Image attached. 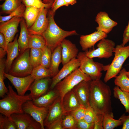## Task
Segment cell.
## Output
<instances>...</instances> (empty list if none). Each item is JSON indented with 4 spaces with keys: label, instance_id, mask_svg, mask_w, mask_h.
<instances>
[{
    "label": "cell",
    "instance_id": "cb8c5ba5",
    "mask_svg": "<svg viewBox=\"0 0 129 129\" xmlns=\"http://www.w3.org/2000/svg\"><path fill=\"white\" fill-rule=\"evenodd\" d=\"M11 117L17 129H27L33 119L29 114L25 113H14Z\"/></svg>",
    "mask_w": 129,
    "mask_h": 129
},
{
    "label": "cell",
    "instance_id": "7dc6e473",
    "mask_svg": "<svg viewBox=\"0 0 129 129\" xmlns=\"http://www.w3.org/2000/svg\"><path fill=\"white\" fill-rule=\"evenodd\" d=\"M123 36L122 43L121 44L123 46H124L129 41V22L124 31Z\"/></svg>",
    "mask_w": 129,
    "mask_h": 129
},
{
    "label": "cell",
    "instance_id": "74e56055",
    "mask_svg": "<svg viewBox=\"0 0 129 129\" xmlns=\"http://www.w3.org/2000/svg\"><path fill=\"white\" fill-rule=\"evenodd\" d=\"M17 127L14 122L7 117L0 115V129H16Z\"/></svg>",
    "mask_w": 129,
    "mask_h": 129
},
{
    "label": "cell",
    "instance_id": "ee69618b",
    "mask_svg": "<svg viewBox=\"0 0 129 129\" xmlns=\"http://www.w3.org/2000/svg\"><path fill=\"white\" fill-rule=\"evenodd\" d=\"M97 118L94 122V129H103V116L101 114H97Z\"/></svg>",
    "mask_w": 129,
    "mask_h": 129
},
{
    "label": "cell",
    "instance_id": "4316f807",
    "mask_svg": "<svg viewBox=\"0 0 129 129\" xmlns=\"http://www.w3.org/2000/svg\"><path fill=\"white\" fill-rule=\"evenodd\" d=\"M126 71L124 68L121 69L119 74L115 78L114 83L122 91L129 92V78L126 75Z\"/></svg>",
    "mask_w": 129,
    "mask_h": 129
},
{
    "label": "cell",
    "instance_id": "f1b7e54d",
    "mask_svg": "<svg viewBox=\"0 0 129 129\" xmlns=\"http://www.w3.org/2000/svg\"><path fill=\"white\" fill-rule=\"evenodd\" d=\"M31 75L35 80L53 77L52 73L50 69L41 65L33 68Z\"/></svg>",
    "mask_w": 129,
    "mask_h": 129
},
{
    "label": "cell",
    "instance_id": "52a82bcc",
    "mask_svg": "<svg viewBox=\"0 0 129 129\" xmlns=\"http://www.w3.org/2000/svg\"><path fill=\"white\" fill-rule=\"evenodd\" d=\"M30 49L20 53L13 62L8 74L18 77H24L31 74L33 68L29 59Z\"/></svg>",
    "mask_w": 129,
    "mask_h": 129
},
{
    "label": "cell",
    "instance_id": "c3c4849f",
    "mask_svg": "<svg viewBox=\"0 0 129 129\" xmlns=\"http://www.w3.org/2000/svg\"><path fill=\"white\" fill-rule=\"evenodd\" d=\"M41 129L40 124L33 119L30 123L27 129Z\"/></svg>",
    "mask_w": 129,
    "mask_h": 129
},
{
    "label": "cell",
    "instance_id": "30bf717a",
    "mask_svg": "<svg viewBox=\"0 0 129 129\" xmlns=\"http://www.w3.org/2000/svg\"><path fill=\"white\" fill-rule=\"evenodd\" d=\"M4 75L10 81L16 90L19 95H25L26 92L35 79L31 75L24 77L14 76L5 72Z\"/></svg>",
    "mask_w": 129,
    "mask_h": 129
},
{
    "label": "cell",
    "instance_id": "816d5d0a",
    "mask_svg": "<svg viewBox=\"0 0 129 129\" xmlns=\"http://www.w3.org/2000/svg\"><path fill=\"white\" fill-rule=\"evenodd\" d=\"M65 2L69 5H73L77 2L76 0H64Z\"/></svg>",
    "mask_w": 129,
    "mask_h": 129
},
{
    "label": "cell",
    "instance_id": "277c9868",
    "mask_svg": "<svg viewBox=\"0 0 129 129\" xmlns=\"http://www.w3.org/2000/svg\"><path fill=\"white\" fill-rule=\"evenodd\" d=\"M114 56L108 67L104 79L106 83L110 79L115 78L121 69L122 65L129 57V45L123 46L121 44L117 45L113 49Z\"/></svg>",
    "mask_w": 129,
    "mask_h": 129
},
{
    "label": "cell",
    "instance_id": "d590c367",
    "mask_svg": "<svg viewBox=\"0 0 129 129\" xmlns=\"http://www.w3.org/2000/svg\"><path fill=\"white\" fill-rule=\"evenodd\" d=\"M41 65L47 68H49L51 64L52 52L46 45L42 49Z\"/></svg>",
    "mask_w": 129,
    "mask_h": 129
},
{
    "label": "cell",
    "instance_id": "e575fe53",
    "mask_svg": "<svg viewBox=\"0 0 129 129\" xmlns=\"http://www.w3.org/2000/svg\"><path fill=\"white\" fill-rule=\"evenodd\" d=\"M26 8V7L25 5L22 3L19 7L9 15L4 16H0V23L7 21L15 16L23 17Z\"/></svg>",
    "mask_w": 129,
    "mask_h": 129
},
{
    "label": "cell",
    "instance_id": "db71d44e",
    "mask_svg": "<svg viewBox=\"0 0 129 129\" xmlns=\"http://www.w3.org/2000/svg\"><path fill=\"white\" fill-rule=\"evenodd\" d=\"M126 74L127 76L129 78V70L128 71H126Z\"/></svg>",
    "mask_w": 129,
    "mask_h": 129
},
{
    "label": "cell",
    "instance_id": "f6af8a7d",
    "mask_svg": "<svg viewBox=\"0 0 129 129\" xmlns=\"http://www.w3.org/2000/svg\"><path fill=\"white\" fill-rule=\"evenodd\" d=\"M63 118L54 121L47 128L48 129H64L62 125Z\"/></svg>",
    "mask_w": 129,
    "mask_h": 129
},
{
    "label": "cell",
    "instance_id": "484cf974",
    "mask_svg": "<svg viewBox=\"0 0 129 129\" xmlns=\"http://www.w3.org/2000/svg\"><path fill=\"white\" fill-rule=\"evenodd\" d=\"M41 9L32 6L26 7L23 17L25 20L28 28L31 27L35 21Z\"/></svg>",
    "mask_w": 129,
    "mask_h": 129
},
{
    "label": "cell",
    "instance_id": "5b68a950",
    "mask_svg": "<svg viewBox=\"0 0 129 129\" xmlns=\"http://www.w3.org/2000/svg\"><path fill=\"white\" fill-rule=\"evenodd\" d=\"M91 78L79 68L67 76L56 85L54 88L58 93L61 101L64 95L83 81H91Z\"/></svg>",
    "mask_w": 129,
    "mask_h": 129
},
{
    "label": "cell",
    "instance_id": "f546056e",
    "mask_svg": "<svg viewBox=\"0 0 129 129\" xmlns=\"http://www.w3.org/2000/svg\"><path fill=\"white\" fill-rule=\"evenodd\" d=\"M22 3V0H5L0 5V13L10 14Z\"/></svg>",
    "mask_w": 129,
    "mask_h": 129
},
{
    "label": "cell",
    "instance_id": "60d3db41",
    "mask_svg": "<svg viewBox=\"0 0 129 129\" xmlns=\"http://www.w3.org/2000/svg\"><path fill=\"white\" fill-rule=\"evenodd\" d=\"M86 108L81 105L78 108L69 113L77 122L83 119Z\"/></svg>",
    "mask_w": 129,
    "mask_h": 129
},
{
    "label": "cell",
    "instance_id": "8fae6325",
    "mask_svg": "<svg viewBox=\"0 0 129 129\" xmlns=\"http://www.w3.org/2000/svg\"><path fill=\"white\" fill-rule=\"evenodd\" d=\"M22 18L15 16L0 23V32L4 35L5 38L6 50L8 44L12 42L16 33L18 31V27Z\"/></svg>",
    "mask_w": 129,
    "mask_h": 129
},
{
    "label": "cell",
    "instance_id": "d4e9b609",
    "mask_svg": "<svg viewBox=\"0 0 129 129\" xmlns=\"http://www.w3.org/2000/svg\"><path fill=\"white\" fill-rule=\"evenodd\" d=\"M62 62L61 47L60 45L57 47L52 53L50 65L49 68L52 73L53 77L59 72V66Z\"/></svg>",
    "mask_w": 129,
    "mask_h": 129
},
{
    "label": "cell",
    "instance_id": "83f0119b",
    "mask_svg": "<svg viewBox=\"0 0 129 129\" xmlns=\"http://www.w3.org/2000/svg\"><path fill=\"white\" fill-rule=\"evenodd\" d=\"M113 90L114 97L120 100L125 108L126 112L129 113V92L122 91L117 86Z\"/></svg>",
    "mask_w": 129,
    "mask_h": 129
},
{
    "label": "cell",
    "instance_id": "ab89813d",
    "mask_svg": "<svg viewBox=\"0 0 129 129\" xmlns=\"http://www.w3.org/2000/svg\"><path fill=\"white\" fill-rule=\"evenodd\" d=\"M97 114L93 109L89 106L86 108L84 119L89 123H94L97 118Z\"/></svg>",
    "mask_w": 129,
    "mask_h": 129
},
{
    "label": "cell",
    "instance_id": "681fc988",
    "mask_svg": "<svg viewBox=\"0 0 129 129\" xmlns=\"http://www.w3.org/2000/svg\"><path fill=\"white\" fill-rule=\"evenodd\" d=\"M0 48L5 50L6 51V42L4 35L0 33Z\"/></svg>",
    "mask_w": 129,
    "mask_h": 129
},
{
    "label": "cell",
    "instance_id": "603a6c76",
    "mask_svg": "<svg viewBox=\"0 0 129 129\" xmlns=\"http://www.w3.org/2000/svg\"><path fill=\"white\" fill-rule=\"evenodd\" d=\"M20 32L17 39L19 53H21L29 48V34L25 20L22 18L20 22Z\"/></svg>",
    "mask_w": 129,
    "mask_h": 129
},
{
    "label": "cell",
    "instance_id": "f907efd6",
    "mask_svg": "<svg viewBox=\"0 0 129 129\" xmlns=\"http://www.w3.org/2000/svg\"><path fill=\"white\" fill-rule=\"evenodd\" d=\"M55 0H42L43 3L45 4H48L52 6Z\"/></svg>",
    "mask_w": 129,
    "mask_h": 129
},
{
    "label": "cell",
    "instance_id": "44dd1931",
    "mask_svg": "<svg viewBox=\"0 0 129 129\" xmlns=\"http://www.w3.org/2000/svg\"><path fill=\"white\" fill-rule=\"evenodd\" d=\"M18 35H17L14 41L8 44L6 50L7 57L5 60V73H8L12 64L19 54V45L17 41Z\"/></svg>",
    "mask_w": 129,
    "mask_h": 129
},
{
    "label": "cell",
    "instance_id": "7bdbcfd3",
    "mask_svg": "<svg viewBox=\"0 0 129 129\" xmlns=\"http://www.w3.org/2000/svg\"><path fill=\"white\" fill-rule=\"evenodd\" d=\"M64 0H55L52 5L50 10L53 13L55 14L56 11L60 7L62 6H68Z\"/></svg>",
    "mask_w": 129,
    "mask_h": 129
},
{
    "label": "cell",
    "instance_id": "f35d334b",
    "mask_svg": "<svg viewBox=\"0 0 129 129\" xmlns=\"http://www.w3.org/2000/svg\"><path fill=\"white\" fill-rule=\"evenodd\" d=\"M22 1L26 7L32 6L40 9L45 8L49 9L52 6L50 5L44 3L42 0H22Z\"/></svg>",
    "mask_w": 129,
    "mask_h": 129
},
{
    "label": "cell",
    "instance_id": "7c38bea8",
    "mask_svg": "<svg viewBox=\"0 0 129 129\" xmlns=\"http://www.w3.org/2000/svg\"><path fill=\"white\" fill-rule=\"evenodd\" d=\"M80 63L77 58H74L64 64L58 74L53 77L49 90L53 89L57 84L74 71L79 68Z\"/></svg>",
    "mask_w": 129,
    "mask_h": 129
},
{
    "label": "cell",
    "instance_id": "9c48e42d",
    "mask_svg": "<svg viewBox=\"0 0 129 129\" xmlns=\"http://www.w3.org/2000/svg\"><path fill=\"white\" fill-rule=\"evenodd\" d=\"M49 108L37 106L34 104L32 100L27 101L22 106L24 113L29 114L39 122L41 125V129H44V122L47 115Z\"/></svg>",
    "mask_w": 129,
    "mask_h": 129
},
{
    "label": "cell",
    "instance_id": "b9f144b4",
    "mask_svg": "<svg viewBox=\"0 0 129 129\" xmlns=\"http://www.w3.org/2000/svg\"><path fill=\"white\" fill-rule=\"evenodd\" d=\"M94 123H89L84 119L77 122V129H93Z\"/></svg>",
    "mask_w": 129,
    "mask_h": 129
},
{
    "label": "cell",
    "instance_id": "7a4b0ae2",
    "mask_svg": "<svg viewBox=\"0 0 129 129\" xmlns=\"http://www.w3.org/2000/svg\"><path fill=\"white\" fill-rule=\"evenodd\" d=\"M54 15L50 10H48L47 17L48 25L46 29L42 34L45 40L46 45L51 50L52 52L57 47L60 45L66 37L77 34L75 30L67 31L59 27L54 20Z\"/></svg>",
    "mask_w": 129,
    "mask_h": 129
},
{
    "label": "cell",
    "instance_id": "ac0fdd59",
    "mask_svg": "<svg viewBox=\"0 0 129 129\" xmlns=\"http://www.w3.org/2000/svg\"><path fill=\"white\" fill-rule=\"evenodd\" d=\"M60 45L61 47L62 63L63 66L77 57L79 50L75 44L65 38Z\"/></svg>",
    "mask_w": 129,
    "mask_h": 129
},
{
    "label": "cell",
    "instance_id": "8992f818",
    "mask_svg": "<svg viewBox=\"0 0 129 129\" xmlns=\"http://www.w3.org/2000/svg\"><path fill=\"white\" fill-rule=\"evenodd\" d=\"M77 58L80 63L79 68L84 73L89 76L92 80L100 79L102 71H107L108 64L104 65L98 62H95L92 59L87 57L85 52L78 53Z\"/></svg>",
    "mask_w": 129,
    "mask_h": 129
},
{
    "label": "cell",
    "instance_id": "5bb4252c",
    "mask_svg": "<svg viewBox=\"0 0 129 129\" xmlns=\"http://www.w3.org/2000/svg\"><path fill=\"white\" fill-rule=\"evenodd\" d=\"M48 9L45 8L42 9L37 19L33 25L28 28L29 34L42 35L47 29L48 25L47 14Z\"/></svg>",
    "mask_w": 129,
    "mask_h": 129
},
{
    "label": "cell",
    "instance_id": "bcb514c9",
    "mask_svg": "<svg viewBox=\"0 0 129 129\" xmlns=\"http://www.w3.org/2000/svg\"><path fill=\"white\" fill-rule=\"evenodd\" d=\"M122 122L123 125L122 129H129V115H125L123 114L119 119Z\"/></svg>",
    "mask_w": 129,
    "mask_h": 129
},
{
    "label": "cell",
    "instance_id": "e0dca14e",
    "mask_svg": "<svg viewBox=\"0 0 129 129\" xmlns=\"http://www.w3.org/2000/svg\"><path fill=\"white\" fill-rule=\"evenodd\" d=\"M52 79L50 78L35 80L30 86L29 95L32 100L38 98L47 91L49 83Z\"/></svg>",
    "mask_w": 129,
    "mask_h": 129
},
{
    "label": "cell",
    "instance_id": "3957f363",
    "mask_svg": "<svg viewBox=\"0 0 129 129\" xmlns=\"http://www.w3.org/2000/svg\"><path fill=\"white\" fill-rule=\"evenodd\" d=\"M8 91L5 97L0 100V113L12 120L11 115L24 113L22 106L29 100H32L29 95L21 96L16 94L9 83Z\"/></svg>",
    "mask_w": 129,
    "mask_h": 129
},
{
    "label": "cell",
    "instance_id": "836d02e7",
    "mask_svg": "<svg viewBox=\"0 0 129 129\" xmlns=\"http://www.w3.org/2000/svg\"><path fill=\"white\" fill-rule=\"evenodd\" d=\"M108 115L103 116V129H113L122 125L121 121L116 120Z\"/></svg>",
    "mask_w": 129,
    "mask_h": 129
},
{
    "label": "cell",
    "instance_id": "6da1fadb",
    "mask_svg": "<svg viewBox=\"0 0 129 129\" xmlns=\"http://www.w3.org/2000/svg\"><path fill=\"white\" fill-rule=\"evenodd\" d=\"M111 95L110 87L100 79L90 81V106L97 114L108 115L113 117Z\"/></svg>",
    "mask_w": 129,
    "mask_h": 129
},
{
    "label": "cell",
    "instance_id": "4dcf8cb0",
    "mask_svg": "<svg viewBox=\"0 0 129 129\" xmlns=\"http://www.w3.org/2000/svg\"><path fill=\"white\" fill-rule=\"evenodd\" d=\"M45 40L42 35L38 34H29V48L42 49L46 45Z\"/></svg>",
    "mask_w": 129,
    "mask_h": 129
},
{
    "label": "cell",
    "instance_id": "4fadbf2b",
    "mask_svg": "<svg viewBox=\"0 0 129 129\" xmlns=\"http://www.w3.org/2000/svg\"><path fill=\"white\" fill-rule=\"evenodd\" d=\"M65 114L59 97L49 107L44 122V126L47 127L54 121L62 118Z\"/></svg>",
    "mask_w": 129,
    "mask_h": 129
},
{
    "label": "cell",
    "instance_id": "d6986e66",
    "mask_svg": "<svg viewBox=\"0 0 129 129\" xmlns=\"http://www.w3.org/2000/svg\"><path fill=\"white\" fill-rule=\"evenodd\" d=\"M95 21L98 24V26L96 28L97 30L101 31L107 34L109 33L118 24L117 23L111 19L105 11L99 12L96 17Z\"/></svg>",
    "mask_w": 129,
    "mask_h": 129
},
{
    "label": "cell",
    "instance_id": "1f68e13d",
    "mask_svg": "<svg viewBox=\"0 0 129 129\" xmlns=\"http://www.w3.org/2000/svg\"><path fill=\"white\" fill-rule=\"evenodd\" d=\"M5 60L4 57L0 58V97H3L8 91L4 82L5 77L4 73L5 70Z\"/></svg>",
    "mask_w": 129,
    "mask_h": 129
},
{
    "label": "cell",
    "instance_id": "ffe728a7",
    "mask_svg": "<svg viewBox=\"0 0 129 129\" xmlns=\"http://www.w3.org/2000/svg\"><path fill=\"white\" fill-rule=\"evenodd\" d=\"M61 103L65 114L76 109L81 105L72 90L65 94L61 101Z\"/></svg>",
    "mask_w": 129,
    "mask_h": 129
},
{
    "label": "cell",
    "instance_id": "9a60e30c",
    "mask_svg": "<svg viewBox=\"0 0 129 129\" xmlns=\"http://www.w3.org/2000/svg\"><path fill=\"white\" fill-rule=\"evenodd\" d=\"M90 81H82L72 89L81 105L86 108L90 106L89 102Z\"/></svg>",
    "mask_w": 129,
    "mask_h": 129
},
{
    "label": "cell",
    "instance_id": "f5cc1de1",
    "mask_svg": "<svg viewBox=\"0 0 129 129\" xmlns=\"http://www.w3.org/2000/svg\"><path fill=\"white\" fill-rule=\"evenodd\" d=\"M6 52L4 49L0 48V58H4L6 54Z\"/></svg>",
    "mask_w": 129,
    "mask_h": 129
},
{
    "label": "cell",
    "instance_id": "7402d4cb",
    "mask_svg": "<svg viewBox=\"0 0 129 129\" xmlns=\"http://www.w3.org/2000/svg\"><path fill=\"white\" fill-rule=\"evenodd\" d=\"M59 97L58 92L54 88L50 90L38 98L32 101L34 104L37 106L48 107Z\"/></svg>",
    "mask_w": 129,
    "mask_h": 129
},
{
    "label": "cell",
    "instance_id": "2e32d148",
    "mask_svg": "<svg viewBox=\"0 0 129 129\" xmlns=\"http://www.w3.org/2000/svg\"><path fill=\"white\" fill-rule=\"evenodd\" d=\"M107 37V34L101 31L97 30L89 34L81 35L80 38V44L82 50L85 51L88 48L93 47L97 42Z\"/></svg>",
    "mask_w": 129,
    "mask_h": 129
},
{
    "label": "cell",
    "instance_id": "8d00e7d4",
    "mask_svg": "<svg viewBox=\"0 0 129 129\" xmlns=\"http://www.w3.org/2000/svg\"><path fill=\"white\" fill-rule=\"evenodd\" d=\"M63 118L62 125L64 129H77V121L70 113L66 114Z\"/></svg>",
    "mask_w": 129,
    "mask_h": 129
},
{
    "label": "cell",
    "instance_id": "d6a6232c",
    "mask_svg": "<svg viewBox=\"0 0 129 129\" xmlns=\"http://www.w3.org/2000/svg\"><path fill=\"white\" fill-rule=\"evenodd\" d=\"M29 59L33 68L41 65L42 55L41 49H30Z\"/></svg>",
    "mask_w": 129,
    "mask_h": 129
},
{
    "label": "cell",
    "instance_id": "ba28073f",
    "mask_svg": "<svg viewBox=\"0 0 129 129\" xmlns=\"http://www.w3.org/2000/svg\"><path fill=\"white\" fill-rule=\"evenodd\" d=\"M115 45L113 41L104 38L100 41L97 45V48H93L85 52L86 56L90 58L108 59L112 56Z\"/></svg>",
    "mask_w": 129,
    "mask_h": 129
}]
</instances>
